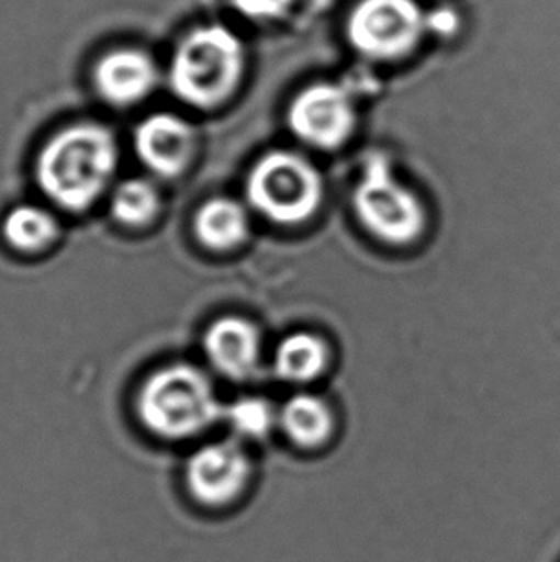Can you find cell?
<instances>
[{
	"label": "cell",
	"mask_w": 560,
	"mask_h": 562,
	"mask_svg": "<svg viewBox=\"0 0 560 562\" xmlns=\"http://www.w3.org/2000/svg\"><path fill=\"white\" fill-rule=\"evenodd\" d=\"M231 428L244 438H264L271 430L275 413L271 405L261 397L236 400L223 411Z\"/></svg>",
	"instance_id": "17"
},
{
	"label": "cell",
	"mask_w": 560,
	"mask_h": 562,
	"mask_svg": "<svg viewBox=\"0 0 560 562\" xmlns=\"http://www.w3.org/2000/svg\"><path fill=\"white\" fill-rule=\"evenodd\" d=\"M328 363L326 344L307 333L288 336L275 353V373L288 382H310L325 371Z\"/></svg>",
	"instance_id": "14"
},
{
	"label": "cell",
	"mask_w": 560,
	"mask_h": 562,
	"mask_svg": "<svg viewBox=\"0 0 560 562\" xmlns=\"http://www.w3.org/2000/svg\"><path fill=\"white\" fill-rule=\"evenodd\" d=\"M231 4L238 14L256 22L277 20L287 14L294 0H231Z\"/></svg>",
	"instance_id": "18"
},
{
	"label": "cell",
	"mask_w": 560,
	"mask_h": 562,
	"mask_svg": "<svg viewBox=\"0 0 560 562\" xmlns=\"http://www.w3.org/2000/svg\"><path fill=\"white\" fill-rule=\"evenodd\" d=\"M426 15L415 0H363L349 15L348 37L374 60L410 54L423 37Z\"/></svg>",
	"instance_id": "6"
},
{
	"label": "cell",
	"mask_w": 560,
	"mask_h": 562,
	"mask_svg": "<svg viewBox=\"0 0 560 562\" xmlns=\"http://www.w3.org/2000/svg\"><path fill=\"white\" fill-rule=\"evenodd\" d=\"M138 417L166 440H187L208 430L223 415L213 384L200 369L184 363L150 374L138 392Z\"/></svg>",
	"instance_id": "3"
},
{
	"label": "cell",
	"mask_w": 560,
	"mask_h": 562,
	"mask_svg": "<svg viewBox=\"0 0 560 562\" xmlns=\"http://www.w3.org/2000/svg\"><path fill=\"white\" fill-rule=\"evenodd\" d=\"M159 71L150 54L141 48H115L104 54L94 68V87L100 99L112 106H133L150 97Z\"/></svg>",
	"instance_id": "10"
},
{
	"label": "cell",
	"mask_w": 560,
	"mask_h": 562,
	"mask_svg": "<svg viewBox=\"0 0 560 562\" xmlns=\"http://www.w3.org/2000/svg\"><path fill=\"white\" fill-rule=\"evenodd\" d=\"M288 122L298 137L318 148H338L356 127V108L338 85H311L290 104Z\"/></svg>",
	"instance_id": "8"
},
{
	"label": "cell",
	"mask_w": 560,
	"mask_h": 562,
	"mask_svg": "<svg viewBox=\"0 0 560 562\" xmlns=\"http://www.w3.org/2000/svg\"><path fill=\"white\" fill-rule=\"evenodd\" d=\"M158 212L159 194L150 181L130 179L115 189L112 198V213L123 225L143 227L148 225Z\"/></svg>",
	"instance_id": "16"
},
{
	"label": "cell",
	"mask_w": 560,
	"mask_h": 562,
	"mask_svg": "<svg viewBox=\"0 0 560 562\" xmlns=\"http://www.w3.org/2000/svg\"><path fill=\"white\" fill-rule=\"evenodd\" d=\"M117 168V145L100 123H76L56 133L38 154L41 190L64 210H87Z\"/></svg>",
	"instance_id": "1"
},
{
	"label": "cell",
	"mask_w": 560,
	"mask_h": 562,
	"mask_svg": "<svg viewBox=\"0 0 560 562\" xmlns=\"http://www.w3.org/2000/svg\"><path fill=\"white\" fill-rule=\"evenodd\" d=\"M251 464L236 441H215L192 453L187 486L200 505L221 509L235 503L250 482Z\"/></svg>",
	"instance_id": "7"
},
{
	"label": "cell",
	"mask_w": 560,
	"mask_h": 562,
	"mask_svg": "<svg viewBox=\"0 0 560 562\" xmlns=\"http://www.w3.org/2000/svg\"><path fill=\"white\" fill-rule=\"evenodd\" d=\"M194 231L210 250H233L248 236V213L231 198H213L198 210Z\"/></svg>",
	"instance_id": "12"
},
{
	"label": "cell",
	"mask_w": 560,
	"mask_h": 562,
	"mask_svg": "<svg viewBox=\"0 0 560 562\" xmlns=\"http://www.w3.org/2000/svg\"><path fill=\"white\" fill-rule=\"evenodd\" d=\"M194 148L197 135L181 115H148L135 131L138 160L159 177L181 176L192 161Z\"/></svg>",
	"instance_id": "9"
},
{
	"label": "cell",
	"mask_w": 560,
	"mask_h": 562,
	"mask_svg": "<svg viewBox=\"0 0 560 562\" xmlns=\"http://www.w3.org/2000/svg\"><path fill=\"white\" fill-rule=\"evenodd\" d=\"M204 350L210 363L221 374L244 380L258 371L261 338L250 321L223 317L208 328Z\"/></svg>",
	"instance_id": "11"
},
{
	"label": "cell",
	"mask_w": 560,
	"mask_h": 562,
	"mask_svg": "<svg viewBox=\"0 0 560 562\" xmlns=\"http://www.w3.org/2000/svg\"><path fill=\"white\" fill-rule=\"evenodd\" d=\"M280 423L295 446L307 449L323 446L333 432V413L315 395H294L282 409Z\"/></svg>",
	"instance_id": "13"
},
{
	"label": "cell",
	"mask_w": 560,
	"mask_h": 562,
	"mask_svg": "<svg viewBox=\"0 0 560 562\" xmlns=\"http://www.w3.org/2000/svg\"><path fill=\"white\" fill-rule=\"evenodd\" d=\"M244 69V46L233 31L210 23L190 31L169 66V87L189 106L212 110L236 91Z\"/></svg>",
	"instance_id": "2"
},
{
	"label": "cell",
	"mask_w": 560,
	"mask_h": 562,
	"mask_svg": "<svg viewBox=\"0 0 560 562\" xmlns=\"http://www.w3.org/2000/svg\"><path fill=\"white\" fill-rule=\"evenodd\" d=\"M359 221L388 244H410L424 228V210L413 192L390 171L384 158H371L354 196Z\"/></svg>",
	"instance_id": "5"
},
{
	"label": "cell",
	"mask_w": 560,
	"mask_h": 562,
	"mask_svg": "<svg viewBox=\"0 0 560 562\" xmlns=\"http://www.w3.org/2000/svg\"><path fill=\"white\" fill-rule=\"evenodd\" d=\"M2 233L15 250L38 251L56 240L60 227L53 213L38 205L23 204L8 212Z\"/></svg>",
	"instance_id": "15"
},
{
	"label": "cell",
	"mask_w": 560,
	"mask_h": 562,
	"mask_svg": "<svg viewBox=\"0 0 560 562\" xmlns=\"http://www.w3.org/2000/svg\"><path fill=\"white\" fill-rule=\"evenodd\" d=\"M250 202L267 220L295 225L317 212L323 181L310 161L292 153H271L254 166L246 183Z\"/></svg>",
	"instance_id": "4"
}]
</instances>
